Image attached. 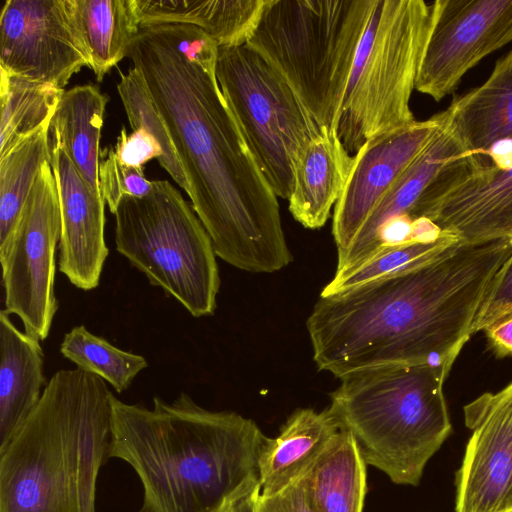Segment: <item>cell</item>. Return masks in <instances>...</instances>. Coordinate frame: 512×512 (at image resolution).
<instances>
[{"label":"cell","instance_id":"obj_1","mask_svg":"<svg viewBox=\"0 0 512 512\" xmlns=\"http://www.w3.org/2000/svg\"><path fill=\"white\" fill-rule=\"evenodd\" d=\"M143 76L185 172L192 207L215 253L235 268L272 273L293 259L277 196L217 82L171 44L158 23L142 25L127 55Z\"/></svg>","mask_w":512,"mask_h":512},{"label":"cell","instance_id":"obj_2","mask_svg":"<svg viewBox=\"0 0 512 512\" xmlns=\"http://www.w3.org/2000/svg\"><path fill=\"white\" fill-rule=\"evenodd\" d=\"M512 240L461 242L420 266L320 296L307 320L319 370L454 364Z\"/></svg>","mask_w":512,"mask_h":512},{"label":"cell","instance_id":"obj_3","mask_svg":"<svg viewBox=\"0 0 512 512\" xmlns=\"http://www.w3.org/2000/svg\"><path fill=\"white\" fill-rule=\"evenodd\" d=\"M267 440L257 424L210 411L188 394L152 409L112 399L108 457L127 462L143 488L139 512H219L252 480Z\"/></svg>","mask_w":512,"mask_h":512},{"label":"cell","instance_id":"obj_4","mask_svg":"<svg viewBox=\"0 0 512 512\" xmlns=\"http://www.w3.org/2000/svg\"><path fill=\"white\" fill-rule=\"evenodd\" d=\"M113 397L102 378L81 369L52 375L0 451V512H96Z\"/></svg>","mask_w":512,"mask_h":512},{"label":"cell","instance_id":"obj_5","mask_svg":"<svg viewBox=\"0 0 512 512\" xmlns=\"http://www.w3.org/2000/svg\"><path fill=\"white\" fill-rule=\"evenodd\" d=\"M453 364H399L341 377L329 406L367 465L399 485L418 486L452 432L443 386Z\"/></svg>","mask_w":512,"mask_h":512},{"label":"cell","instance_id":"obj_6","mask_svg":"<svg viewBox=\"0 0 512 512\" xmlns=\"http://www.w3.org/2000/svg\"><path fill=\"white\" fill-rule=\"evenodd\" d=\"M373 0H266L247 44L286 80L320 127L337 131Z\"/></svg>","mask_w":512,"mask_h":512},{"label":"cell","instance_id":"obj_7","mask_svg":"<svg viewBox=\"0 0 512 512\" xmlns=\"http://www.w3.org/2000/svg\"><path fill=\"white\" fill-rule=\"evenodd\" d=\"M432 24V3L373 0L337 127L349 153L379 134L416 121L410 99Z\"/></svg>","mask_w":512,"mask_h":512},{"label":"cell","instance_id":"obj_8","mask_svg":"<svg viewBox=\"0 0 512 512\" xmlns=\"http://www.w3.org/2000/svg\"><path fill=\"white\" fill-rule=\"evenodd\" d=\"M114 215L116 250L193 317L212 315L220 288L217 255L181 192L155 180L146 196H124Z\"/></svg>","mask_w":512,"mask_h":512},{"label":"cell","instance_id":"obj_9","mask_svg":"<svg viewBox=\"0 0 512 512\" xmlns=\"http://www.w3.org/2000/svg\"><path fill=\"white\" fill-rule=\"evenodd\" d=\"M216 79L269 185L288 200L294 160L322 127L282 75L247 43L219 46Z\"/></svg>","mask_w":512,"mask_h":512},{"label":"cell","instance_id":"obj_10","mask_svg":"<svg viewBox=\"0 0 512 512\" xmlns=\"http://www.w3.org/2000/svg\"><path fill=\"white\" fill-rule=\"evenodd\" d=\"M60 236L58 187L46 162L14 228L0 243L4 310L19 317L24 331L39 340L48 337L59 307L54 284Z\"/></svg>","mask_w":512,"mask_h":512},{"label":"cell","instance_id":"obj_11","mask_svg":"<svg viewBox=\"0 0 512 512\" xmlns=\"http://www.w3.org/2000/svg\"><path fill=\"white\" fill-rule=\"evenodd\" d=\"M91 56L72 0H6L0 14V69L63 89Z\"/></svg>","mask_w":512,"mask_h":512},{"label":"cell","instance_id":"obj_12","mask_svg":"<svg viewBox=\"0 0 512 512\" xmlns=\"http://www.w3.org/2000/svg\"><path fill=\"white\" fill-rule=\"evenodd\" d=\"M417 91L435 101L452 93L483 58L512 41V0H437Z\"/></svg>","mask_w":512,"mask_h":512},{"label":"cell","instance_id":"obj_13","mask_svg":"<svg viewBox=\"0 0 512 512\" xmlns=\"http://www.w3.org/2000/svg\"><path fill=\"white\" fill-rule=\"evenodd\" d=\"M419 215L469 244L512 240V167L482 154L452 163L423 199Z\"/></svg>","mask_w":512,"mask_h":512},{"label":"cell","instance_id":"obj_14","mask_svg":"<svg viewBox=\"0 0 512 512\" xmlns=\"http://www.w3.org/2000/svg\"><path fill=\"white\" fill-rule=\"evenodd\" d=\"M471 436L455 477V512H512V382L463 408Z\"/></svg>","mask_w":512,"mask_h":512},{"label":"cell","instance_id":"obj_15","mask_svg":"<svg viewBox=\"0 0 512 512\" xmlns=\"http://www.w3.org/2000/svg\"><path fill=\"white\" fill-rule=\"evenodd\" d=\"M443 111L379 134L353 155L346 185L334 206L332 233L338 255L351 244L370 213L435 136Z\"/></svg>","mask_w":512,"mask_h":512},{"label":"cell","instance_id":"obj_16","mask_svg":"<svg viewBox=\"0 0 512 512\" xmlns=\"http://www.w3.org/2000/svg\"><path fill=\"white\" fill-rule=\"evenodd\" d=\"M50 148L61 210L59 270L75 287L89 291L99 285L109 254L106 203L87 185L63 148L51 143Z\"/></svg>","mask_w":512,"mask_h":512},{"label":"cell","instance_id":"obj_17","mask_svg":"<svg viewBox=\"0 0 512 512\" xmlns=\"http://www.w3.org/2000/svg\"><path fill=\"white\" fill-rule=\"evenodd\" d=\"M353 156L337 131L322 127L297 154L293 163V186L289 211L309 229L326 224L348 179Z\"/></svg>","mask_w":512,"mask_h":512},{"label":"cell","instance_id":"obj_18","mask_svg":"<svg viewBox=\"0 0 512 512\" xmlns=\"http://www.w3.org/2000/svg\"><path fill=\"white\" fill-rule=\"evenodd\" d=\"M40 340L0 312V451L18 433L46 387Z\"/></svg>","mask_w":512,"mask_h":512},{"label":"cell","instance_id":"obj_19","mask_svg":"<svg viewBox=\"0 0 512 512\" xmlns=\"http://www.w3.org/2000/svg\"><path fill=\"white\" fill-rule=\"evenodd\" d=\"M341 429L330 407L321 412L311 408L295 410L276 437H267L261 450V495L275 494L298 480Z\"/></svg>","mask_w":512,"mask_h":512},{"label":"cell","instance_id":"obj_20","mask_svg":"<svg viewBox=\"0 0 512 512\" xmlns=\"http://www.w3.org/2000/svg\"><path fill=\"white\" fill-rule=\"evenodd\" d=\"M446 113L470 153L483 154L512 140V50L496 62L483 84L455 98Z\"/></svg>","mask_w":512,"mask_h":512},{"label":"cell","instance_id":"obj_21","mask_svg":"<svg viewBox=\"0 0 512 512\" xmlns=\"http://www.w3.org/2000/svg\"><path fill=\"white\" fill-rule=\"evenodd\" d=\"M266 0H133L141 25L186 23L197 26L219 46L246 44Z\"/></svg>","mask_w":512,"mask_h":512},{"label":"cell","instance_id":"obj_22","mask_svg":"<svg viewBox=\"0 0 512 512\" xmlns=\"http://www.w3.org/2000/svg\"><path fill=\"white\" fill-rule=\"evenodd\" d=\"M443 114L435 136L373 209L353 241L369 236L384 222L396 217L418 220V208L439 176L453 162L470 153L450 126L446 110Z\"/></svg>","mask_w":512,"mask_h":512},{"label":"cell","instance_id":"obj_23","mask_svg":"<svg viewBox=\"0 0 512 512\" xmlns=\"http://www.w3.org/2000/svg\"><path fill=\"white\" fill-rule=\"evenodd\" d=\"M108 96L93 84L64 92L51 119L50 143L65 150L87 185L102 195L99 184L100 138Z\"/></svg>","mask_w":512,"mask_h":512},{"label":"cell","instance_id":"obj_24","mask_svg":"<svg viewBox=\"0 0 512 512\" xmlns=\"http://www.w3.org/2000/svg\"><path fill=\"white\" fill-rule=\"evenodd\" d=\"M366 462L344 429L300 477L318 512H363Z\"/></svg>","mask_w":512,"mask_h":512},{"label":"cell","instance_id":"obj_25","mask_svg":"<svg viewBox=\"0 0 512 512\" xmlns=\"http://www.w3.org/2000/svg\"><path fill=\"white\" fill-rule=\"evenodd\" d=\"M74 14L91 56V69L102 81L127 55L140 29L133 0H72Z\"/></svg>","mask_w":512,"mask_h":512},{"label":"cell","instance_id":"obj_26","mask_svg":"<svg viewBox=\"0 0 512 512\" xmlns=\"http://www.w3.org/2000/svg\"><path fill=\"white\" fill-rule=\"evenodd\" d=\"M64 92L0 69V158L50 125Z\"/></svg>","mask_w":512,"mask_h":512},{"label":"cell","instance_id":"obj_27","mask_svg":"<svg viewBox=\"0 0 512 512\" xmlns=\"http://www.w3.org/2000/svg\"><path fill=\"white\" fill-rule=\"evenodd\" d=\"M49 127L0 158V243L14 228L42 165L51 161Z\"/></svg>","mask_w":512,"mask_h":512},{"label":"cell","instance_id":"obj_28","mask_svg":"<svg viewBox=\"0 0 512 512\" xmlns=\"http://www.w3.org/2000/svg\"><path fill=\"white\" fill-rule=\"evenodd\" d=\"M60 352L76 368L102 378L117 393L127 390L134 378L148 366L141 355L117 348L92 334L84 325L75 326L64 335Z\"/></svg>","mask_w":512,"mask_h":512},{"label":"cell","instance_id":"obj_29","mask_svg":"<svg viewBox=\"0 0 512 512\" xmlns=\"http://www.w3.org/2000/svg\"><path fill=\"white\" fill-rule=\"evenodd\" d=\"M117 91L123 103L132 130L142 129L157 139L163 150L159 164L186 193L189 184L171 139L168 127L158 111L147 84L136 67L121 74Z\"/></svg>","mask_w":512,"mask_h":512},{"label":"cell","instance_id":"obj_30","mask_svg":"<svg viewBox=\"0 0 512 512\" xmlns=\"http://www.w3.org/2000/svg\"><path fill=\"white\" fill-rule=\"evenodd\" d=\"M444 231V230H443ZM462 240L447 231L434 240L418 241L386 250L343 276L334 278L320 296H329L360 284L408 270L441 256Z\"/></svg>","mask_w":512,"mask_h":512},{"label":"cell","instance_id":"obj_31","mask_svg":"<svg viewBox=\"0 0 512 512\" xmlns=\"http://www.w3.org/2000/svg\"><path fill=\"white\" fill-rule=\"evenodd\" d=\"M99 184L105 203L110 212L115 214L124 196H146L152 189L153 181L145 177L143 167L120 163L110 146L100 151Z\"/></svg>","mask_w":512,"mask_h":512},{"label":"cell","instance_id":"obj_32","mask_svg":"<svg viewBox=\"0 0 512 512\" xmlns=\"http://www.w3.org/2000/svg\"><path fill=\"white\" fill-rule=\"evenodd\" d=\"M174 48L216 76L219 45L201 28L186 23H158Z\"/></svg>","mask_w":512,"mask_h":512},{"label":"cell","instance_id":"obj_33","mask_svg":"<svg viewBox=\"0 0 512 512\" xmlns=\"http://www.w3.org/2000/svg\"><path fill=\"white\" fill-rule=\"evenodd\" d=\"M512 313V256L497 274L473 325V334Z\"/></svg>","mask_w":512,"mask_h":512},{"label":"cell","instance_id":"obj_34","mask_svg":"<svg viewBox=\"0 0 512 512\" xmlns=\"http://www.w3.org/2000/svg\"><path fill=\"white\" fill-rule=\"evenodd\" d=\"M113 149L120 163L132 167H143L148 161H159L163 157V150L157 139L142 129L128 134L123 127Z\"/></svg>","mask_w":512,"mask_h":512},{"label":"cell","instance_id":"obj_35","mask_svg":"<svg viewBox=\"0 0 512 512\" xmlns=\"http://www.w3.org/2000/svg\"><path fill=\"white\" fill-rule=\"evenodd\" d=\"M258 512H318L313 505L301 478L284 488L269 495H261L258 501Z\"/></svg>","mask_w":512,"mask_h":512},{"label":"cell","instance_id":"obj_36","mask_svg":"<svg viewBox=\"0 0 512 512\" xmlns=\"http://www.w3.org/2000/svg\"><path fill=\"white\" fill-rule=\"evenodd\" d=\"M484 331L491 349L497 356L512 355V313L496 321Z\"/></svg>","mask_w":512,"mask_h":512},{"label":"cell","instance_id":"obj_37","mask_svg":"<svg viewBox=\"0 0 512 512\" xmlns=\"http://www.w3.org/2000/svg\"><path fill=\"white\" fill-rule=\"evenodd\" d=\"M261 494L259 479L247 483L219 512H258V501Z\"/></svg>","mask_w":512,"mask_h":512}]
</instances>
